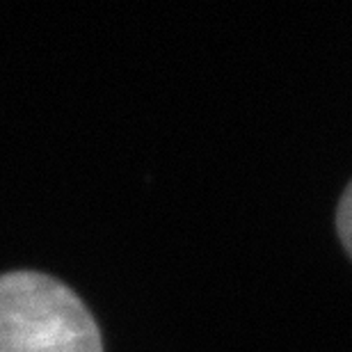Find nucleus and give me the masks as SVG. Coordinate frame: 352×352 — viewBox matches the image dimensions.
Here are the masks:
<instances>
[{"label": "nucleus", "mask_w": 352, "mask_h": 352, "mask_svg": "<svg viewBox=\"0 0 352 352\" xmlns=\"http://www.w3.org/2000/svg\"><path fill=\"white\" fill-rule=\"evenodd\" d=\"M0 352H103L72 288L41 272L0 274Z\"/></svg>", "instance_id": "obj_1"}, {"label": "nucleus", "mask_w": 352, "mask_h": 352, "mask_svg": "<svg viewBox=\"0 0 352 352\" xmlns=\"http://www.w3.org/2000/svg\"><path fill=\"white\" fill-rule=\"evenodd\" d=\"M336 224H339V236L343 245H346L348 254L352 256V183L348 186L346 195L339 204V215H336Z\"/></svg>", "instance_id": "obj_2"}]
</instances>
